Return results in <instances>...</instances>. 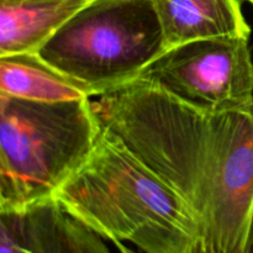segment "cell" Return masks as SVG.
Returning <instances> with one entry per match:
<instances>
[{
  "instance_id": "5b68a950",
  "label": "cell",
  "mask_w": 253,
  "mask_h": 253,
  "mask_svg": "<svg viewBox=\"0 0 253 253\" xmlns=\"http://www.w3.org/2000/svg\"><path fill=\"white\" fill-rule=\"evenodd\" d=\"M246 37L188 42L167 49L135 81L210 114L253 111V62Z\"/></svg>"
},
{
  "instance_id": "4fadbf2b",
  "label": "cell",
  "mask_w": 253,
  "mask_h": 253,
  "mask_svg": "<svg viewBox=\"0 0 253 253\" xmlns=\"http://www.w3.org/2000/svg\"><path fill=\"white\" fill-rule=\"evenodd\" d=\"M245 1L250 2V4H251V5H252V6H253V0H245Z\"/></svg>"
},
{
  "instance_id": "3957f363",
  "label": "cell",
  "mask_w": 253,
  "mask_h": 253,
  "mask_svg": "<svg viewBox=\"0 0 253 253\" xmlns=\"http://www.w3.org/2000/svg\"><path fill=\"white\" fill-rule=\"evenodd\" d=\"M101 128L90 98L44 103L0 94V210L53 198Z\"/></svg>"
},
{
  "instance_id": "277c9868",
  "label": "cell",
  "mask_w": 253,
  "mask_h": 253,
  "mask_svg": "<svg viewBox=\"0 0 253 253\" xmlns=\"http://www.w3.org/2000/svg\"><path fill=\"white\" fill-rule=\"evenodd\" d=\"M167 51L151 0H95L36 53L91 96L132 83Z\"/></svg>"
},
{
  "instance_id": "52a82bcc",
  "label": "cell",
  "mask_w": 253,
  "mask_h": 253,
  "mask_svg": "<svg viewBox=\"0 0 253 253\" xmlns=\"http://www.w3.org/2000/svg\"><path fill=\"white\" fill-rule=\"evenodd\" d=\"M166 48L221 37L250 39L241 0H151Z\"/></svg>"
},
{
  "instance_id": "6da1fadb",
  "label": "cell",
  "mask_w": 253,
  "mask_h": 253,
  "mask_svg": "<svg viewBox=\"0 0 253 253\" xmlns=\"http://www.w3.org/2000/svg\"><path fill=\"white\" fill-rule=\"evenodd\" d=\"M93 105L103 125L189 205L202 246L245 253L253 211V111L204 113L140 81Z\"/></svg>"
},
{
  "instance_id": "30bf717a",
  "label": "cell",
  "mask_w": 253,
  "mask_h": 253,
  "mask_svg": "<svg viewBox=\"0 0 253 253\" xmlns=\"http://www.w3.org/2000/svg\"><path fill=\"white\" fill-rule=\"evenodd\" d=\"M245 253H253V211H252V216H251V222H250L249 236H247V242H246V249H245Z\"/></svg>"
},
{
  "instance_id": "7a4b0ae2",
  "label": "cell",
  "mask_w": 253,
  "mask_h": 253,
  "mask_svg": "<svg viewBox=\"0 0 253 253\" xmlns=\"http://www.w3.org/2000/svg\"><path fill=\"white\" fill-rule=\"evenodd\" d=\"M54 198L105 240L143 253H195L202 242L189 205L104 125L88 160Z\"/></svg>"
},
{
  "instance_id": "9c48e42d",
  "label": "cell",
  "mask_w": 253,
  "mask_h": 253,
  "mask_svg": "<svg viewBox=\"0 0 253 253\" xmlns=\"http://www.w3.org/2000/svg\"><path fill=\"white\" fill-rule=\"evenodd\" d=\"M0 94L44 103L89 98L77 84L47 66L36 54L0 57Z\"/></svg>"
},
{
  "instance_id": "7c38bea8",
  "label": "cell",
  "mask_w": 253,
  "mask_h": 253,
  "mask_svg": "<svg viewBox=\"0 0 253 253\" xmlns=\"http://www.w3.org/2000/svg\"><path fill=\"white\" fill-rule=\"evenodd\" d=\"M195 253H212V252H210L209 250L205 249L204 246L199 245V246H198V249H197V251H195Z\"/></svg>"
},
{
  "instance_id": "8fae6325",
  "label": "cell",
  "mask_w": 253,
  "mask_h": 253,
  "mask_svg": "<svg viewBox=\"0 0 253 253\" xmlns=\"http://www.w3.org/2000/svg\"><path fill=\"white\" fill-rule=\"evenodd\" d=\"M113 244L115 245L116 247H118L119 251H120V253H136L135 251H132V250H131V249H128L127 246H125V245H124L121 241H114Z\"/></svg>"
},
{
  "instance_id": "ba28073f",
  "label": "cell",
  "mask_w": 253,
  "mask_h": 253,
  "mask_svg": "<svg viewBox=\"0 0 253 253\" xmlns=\"http://www.w3.org/2000/svg\"><path fill=\"white\" fill-rule=\"evenodd\" d=\"M95 0H0V57L36 54L83 7Z\"/></svg>"
},
{
  "instance_id": "8992f818",
  "label": "cell",
  "mask_w": 253,
  "mask_h": 253,
  "mask_svg": "<svg viewBox=\"0 0 253 253\" xmlns=\"http://www.w3.org/2000/svg\"><path fill=\"white\" fill-rule=\"evenodd\" d=\"M56 198L0 210V253H113Z\"/></svg>"
}]
</instances>
